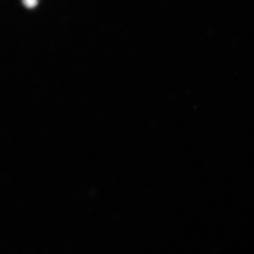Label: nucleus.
Instances as JSON below:
<instances>
[{
    "label": "nucleus",
    "mask_w": 254,
    "mask_h": 254,
    "mask_svg": "<svg viewBox=\"0 0 254 254\" xmlns=\"http://www.w3.org/2000/svg\"><path fill=\"white\" fill-rule=\"evenodd\" d=\"M22 2H23L26 7L31 8V7L36 6V3H37V0H22Z\"/></svg>",
    "instance_id": "obj_1"
}]
</instances>
